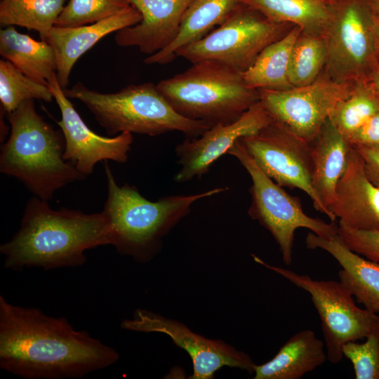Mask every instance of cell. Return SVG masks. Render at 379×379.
<instances>
[{
  "label": "cell",
  "instance_id": "1",
  "mask_svg": "<svg viewBox=\"0 0 379 379\" xmlns=\"http://www.w3.org/2000/svg\"><path fill=\"white\" fill-rule=\"evenodd\" d=\"M119 353L64 317L0 295V368L25 379L81 378L116 363Z\"/></svg>",
  "mask_w": 379,
  "mask_h": 379
},
{
  "label": "cell",
  "instance_id": "2",
  "mask_svg": "<svg viewBox=\"0 0 379 379\" xmlns=\"http://www.w3.org/2000/svg\"><path fill=\"white\" fill-rule=\"evenodd\" d=\"M109 231L103 213L52 209L34 197L27 203L19 230L0 246L4 267L46 270L82 265L86 250L109 245Z\"/></svg>",
  "mask_w": 379,
  "mask_h": 379
},
{
  "label": "cell",
  "instance_id": "3",
  "mask_svg": "<svg viewBox=\"0 0 379 379\" xmlns=\"http://www.w3.org/2000/svg\"><path fill=\"white\" fill-rule=\"evenodd\" d=\"M107 197L102 213L107 222L110 244L117 253L136 261L150 260L162 239L190 211L197 201L227 190L216 187L198 194L167 196L152 201L133 186L120 187L106 162Z\"/></svg>",
  "mask_w": 379,
  "mask_h": 379
},
{
  "label": "cell",
  "instance_id": "4",
  "mask_svg": "<svg viewBox=\"0 0 379 379\" xmlns=\"http://www.w3.org/2000/svg\"><path fill=\"white\" fill-rule=\"evenodd\" d=\"M11 133L2 145L0 171L20 180L46 201L65 185L86 178L63 158L65 141L36 112L34 100L8 114Z\"/></svg>",
  "mask_w": 379,
  "mask_h": 379
},
{
  "label": "cell",
  "instance_id": "5",
  "mask_svg": "<svg viewBox=\"0 0 379 379\" xmlns=\"http://www.w3.org/2000/svg\"><path fill=\"white\" fill-rule=\"evenodd\" d=\"M67 97L81 102L110 135L128 132L157 135L179 131L197 138L211 126L187 119L171 106L157 84L130 85L115 93H100L78 82L64 89Z\"/></svg>",
  "mask_w": 379,
  "mask_h": 379
},
{
  "label": "cell",
  "instance_id": "6",
  "mask_svg": "<svg viewBox=\"0 0 379 379\" xmlns=\"http://www.w3.org/2000/svg\"><path fill=\"white\" fill-rule=\"evenodd\" d=\"M157 86L177 112L211 127L236 121L259 101L258 90L247 86L242 72L211 60L192 63Z\"/></svg>",
  "mask_w": 379,
  "mask_h": 379
},
{
  "label": "cell",
  "instance_id": "7",
  "mask_svg": "<svg viewBox=\"0 0 379 379\" xmlns=\"http://www.w3.org/2000/svg\"><path fill=\"white\" fill-rule=\"evenodd\" d=\"M249 174L251 204L248 214L267 229L279 246L284 262H293L295 232L306 228L319 237L329 238L338 234V226L308 216L298 197L286 192L267 176L246 152L239 139L228 150Z\"/></svg>",
  "mask_w": 379,
  "mask_h": 379
},
{
  "label": "cell",
  "instance_id": "8",
  "mask_svg": "<svg viewBox=\"0 0 379 379\" xmlns=\"http://www.w3.org/2000/svg\"><path fill=\"white\" fill-rule=\"evenodd\" d=\"M374 17L367 0H335L324 37L326 67L338 81L369 80L379 69Z\"/></svg>",
  "mask_w": 379,
  "mask_h": 379
},
{
  "label": "cell",
  "instance_id": "9",
  "mask_svg": "<svg viewBox=\"0 0 379 379\" xmlns=\"http://www.w3.org/2000/svg\"><path fill=\"white\" fill-rule=\"evenodd\" d=\"M252 257L257 263L310 293L321 319L327 358L332 364L343 359V349L347 343L366 338L379 325V314L359 308L340 281L314 280L308 275L268 264L255 255Z\"/></svg>",
  "mask_w": 379,
  "mask_h": 379
},
{
  "label": "cell",
  "instance_id": "10",
  "mask_svg": "<svg viewBox=\"0 0 379 379\" xmlns=\"http://www.w3.org/2000/svg\"><path fill=\"white\" fill-rule=\"evenodd\" d=\"M284 25L238 3L222 23L181 48L176 57L192 63L215 60L243 72L265 47L284 35Z\"/></svg>",
  "mask_w": 379,
  "mask_h": 379
},
{
  "label": "cell",
  "instance_id": "11",
  "mask_svg": "<svg viewBox=\"0 0 379 379\" xmlns=\"http://www.w3.org/2000/svg\"><path fill=\"white\" fill-rule=\"evenodd\" d=\"M353 84L317 79L286 90H258L259 101L273 121L312 144L336 105L350 95Z\"/></svg>",
  "mask_w": 379,
  "mask_h": 379
},
{
  "label": "cell",
  "instance_id": "12",
  "mask_svg": "<svg viewBox=\"0 0 379 379\" xmlns=\"http://www.w3.org/2000/svg\"><path fill=\"white\" fill-rule=\"evenodd\" d=\"M239 140L259 168L277 184L305 192L316 210L332 222L336 220L312 187V144L273 121Z\"/></svg>",
  "mask_w": 379,
  "mask_h": 379
},
{
  "label": "cell",
  "instance_id": "13",
  "mask_svg": "<svg viewBox=\"0 0 379 379\" xmlns=\"http://www.w3.org/2000/svg\"><path fill=\"white\" fill-rule=\"evenodd\" d=\"M121 328L143 333H161L171 338L190 357L193 366L191 379H211L222 367L238 368L252 373L255 364L246 353L222 340H211L193 332L185 324L144 309H137L131 319H124Z\"/></svg>",
  "mask_w": 379,
  "mask_h": 379
},
{
  "label": "cell",
  "instance_id": "14",
  "mask_svg": "<svg viewBox=\"0 0 379 379\" xmlns=\"http://www.w3.org/2000/svg\"><path fill=\"white\" fill-rule=\"evenodd\" d=\"M47 84L61 113V119L57 124L64 138L65 160L86 177L93 173L98 162L108 160L126 162L133 141L132 133L124 132L113 138L95 133L85 124L66 96L56 74L49 79Z\"/></svg>",
  "mask_w": 379,
  "mask_h": 379
},
{
  "label": "cell",
  "instance_id": "15",
  "mask_svg": "<svg viewBox=\"0 0 379 379\" xmlns=\"http://www.w3.org/2000/svg\"><path fill=\"white\" fill-rule=\"evenodd\" d=\"M272 121V118L258 101L236 121L217 124L197 138L184 140L175 149L180 168L174 180L182 183L201 177L239 138L256 133Z\"/></svg>",
  "mask_w": 379,
  "mask_h": 379
},
{
  "label": "cell",
  "instance_id": "16",
  "mask_svg": "<svg viewBox=\"0 0 379 379\" xmlns=\"http://www.w3.org/2000/svg\"><path fill=\"white\" fill-rule=\"evenodd\" d=\"M329 210L339 219V225L352 230H379V187L366 176L362 159L352 146Z\"/></svg>",
  "mask_w": 379,
  "mask_h": 379
},
{
  "label": "cell",
  "instance_id": "17",
  "mask_svg": "<svg viewBox=\"0 0 379 379\" xmlns=\"http://www.w3.org/2000/svg\"><path fill=\"white\" fill-rule=\"evenodd\" d=\"M192 0H128L142 15L138 24L116 32L120 46H135L148 55L156 53L176 38L183 15Z\"/></svg>",
  "mask_w": 379,
  "mask_h": 379
},
{
  "label": "cell",
  "instance_id": "18",
  "mask_svg": "<svg viewBox=\"0 0 379 379\" xmlns=\"http://www.w3.org/2000/svg\"><path fill=\"white\" fill-rule=\"evenodd\" d=\"M142 15L133 6L95 23L74 27L54 26L46 41L52 46L56 58V76L60 86L69 84L73 66L79 58L105 36L140 22Z\"/></svg>",
  "mask_w": 379,
  "mask_h": 379
},
{
  "label": "cell",
  "instance_id": "19",
  "mask_svg": "<svg viewBox=\"0 0 379 379\" xmlns=\"http://www.w3.org/2000/svg\"><path fill=\"white\" fill-rule=\"evenodd\" d=\"M308 248H320L331 255L341 266V284L365 309L379 312V263L374 262L348 248L338 234L324 238L309 232L305 238Z\"/></svg>",
  "mask_w": 379,
  "mask_h": 379
},
{
  "label": "cell",
  "instance_id": "20",
  "mask_svg": "<svg viewBox=\"0 0 379 379\" xmlns=\"http://www.w3.org/2000/svg\"><path fill=\"white\" fill-rule=\"evenodd\" d=\"M351 147L329 119L312 143V187L329 211L335 201L336 187L345 171Z\"/></svg>",
  "mask_w": 379,
  "mask_h": 379
},
{
  "label": "cell",
  "instance_id": "21",
  "mask_svg": "<svg viewBox=\"0 0 379 379\" xmlns=\"http://www.w3.org/2000/svg\"><path fill=\"white\" fill-rule=\"evenodd\" d=\"M324 343L310 329L292 335L270 361L255 365L254 379H300L326 360Z\"/></svg>",
  "mask_w": 379,
  "mask_h": 379
},
{
  "label": "cell",
  "instance_id": "22",
  "mask_svg": "<svg viewBox=\"0 0 379 379\" xmlns=\"http://www.w3.org/2000/svg\"><path fill=\"white\" fill-rule=\"evenodd\" d=\"M238 0H192L187 8L176 38L163 50L148 55L147 65L171 62L185 46L201 39L222 23L238 4Z\"/></svg>",
  "mask_w": 379,
  "mask_h": 379
},
{
  "label": "cell",
  "instance_id": "23",
  "mask_svg": "<svg viewBox=\"0 0 379 379\" xmlns=\"http://www.w3.org/2000/svg\"><path fill=\"white\" fill-rule=\"evenodd\" d=\"M0 54L36 81L47 84L56 74V58L52 46L46 41H36L18 32L15 26H6L0 30Z\"/></svg>",
  "mask_w": 379,
  "mask_h": 379
},
{
  "label": "cell",
  "instance_id": "24",
  "mask_svg": "<svg viewBox=\"0 0 379 379\" xmlns=\"http://www.w3.org/2000/svg\"><path fill=\"white\" fill-rule=\"evenodd\" d=\"M269 20L292 23L302 32L323 36L331 10L330 0H238Z\"/></svg>",
  "mask_w": 379,
  "mask_h": 379
},
{
  "label": "cell",
  "instance_id": "25",
  "mask_svg": "<svg viewBox=\"0 0 379 379\" xmlns=\"http://www.w3.org/2000/svg\"><path fill=\"white\" fill-rule=\"evenodd\" d=\"M301 32L299 27L294 26L261 51L252 65L242 72L248 87L255 90L292 88L288 80L291 55L295 41Z\"/></svg>",
  "mask_w": 379,
  "mask_h": 379
},
{
  "label": "cell",
  "instance_id": "26",
  "mask_svg": "<svg viewBox=\"0 0 379 379\" xmlns=\"http://www.w3.org/2000/svg\"><path fill=\"white\" fill-rule=\"evenodd\" d=\"M67 0H1L0 23L37 32L46 41Z\"/></svg>",
  "mask_w": 379,
  "mask_h": 379
},
{
  "label": "cell",
  "instance_id": "27",
  "mask_svg": "<svg viewBox=\"0 0 379 379\" xmlns=\"http://www.w3.org/2000/svg\"><path fill=\"white\" fill-rule=\"evenodd\" d=\"M378 111L379 93L370 80H361L354 82L350 95L336 105L329 120L347 139Z\"/></svg>",
  "mask_w": 379,
  "mask_h": 379
},
{
  "label": "cell",
  "instance_id": "28",
  "mask_svg": "<svg viewBox=\"0 0 379 379\" xmlns=\"http://www.w3.org/2000/svg\"><path fill=\"white\" fill-rule=\"evenodd\" d=\"M40 100L50 102L53 93L47 84L27 76L11 62L0 60V101L3 112H13L23 102Z\"/></svg>",
  "mask_w": 379,
  "mask_h": 379
},
{
  "label": "cell",
  "instance_id": "29",
  "mask_svg": "<svg viewBox=\"0 0 379 379\" xmlns=\"http://www.w3.org/2000/svg\"><path fill=\"white\" fill-rule=\"evenodd\" d=\"M324 36L301 32L293 45L288 69L292 87L310 84L317 79L326 61Z\"/></svg>",
  "mask_w": 379,
  "mask_h": 379
},
{
  "label": "cell",
  "instance_id": "30",
  "mask_svg": "<svg viewBox=\"0 0 379 379\" xmlns=\"http://www.w3.org/2000/svg\"><path fill=\"white\" fill-rule=\"evenodd\" d=\"M128 0H69L55 26L74 27L97 22L130 7Z\"/></svg>",
  "mask_w": 379,
  "mask_h": 379
},
{
  "label": "cell",
  "instance_id": "31",
  "mask_svg": "<svg viewBox=\"0 0 379 379\" xmlns=\"http://www.w3.org/2000/svg\"><path fill=\"white\" fill-rule=\"evenodd\" d=\"M366 338L363 343H347L343 355L352 364L356 379H379V325Z\"/></svg>",
  "mask_w": 379,
  "mask_h": 379
},
{
  "label": "cell",
  "instance_id": "32",
  "mask_svg": "<svg viewBox=\"0 0 379 379\" xmlns=\"http://www.w3.org/2000/svg\"><path fill=\"white\" fill-rule=\"evenodd\" d=\"M338 234L351 251L371 261L379 263V230H352L338 225Z\"/></svg>",
  "mask_w": 379,
  "mask_h": 379
},
{
  "label": "cell",
  "instance_id": "33",
  "mask_svg": "<svg viewBox=\"0 0 379 379\" xmlns=\"http://www.w3.org/2000/svg\"><path fill=\"white\" fill-rule=\"evenodd\" d=\"M347 140L353 147L379 149V111L370 117Z\"/></svg>",
  "mask_w": 379,
  "mask_h": 379
},
{
  "label": "cell",
  "instance_id": "34",
  "mask_svg": "<svg viewBox=\"0 0 379 379\" xmlns=\"http://www.w3.org/2000/svg\"><path fill=\"white\" fill-rule=\"evenodd\" d=\"M353 147L356 149L362 159L366 176L372 183L379 187V149L363 147Z\"/></svg>",
  "mask_w": 379,
  "mask_h": 379
},
{
  "label": "cell",
  "instance_id": "35",
  "mask_svg": "<svg viewBox=\"0 0 379 379\" xmlns=\"http://www.w3.org/2000/svg\"><path fill=\"white\" fill-rule=\"evenodd\" d=\"M374 36L375 42L376 55L379 65V16L374 17Z\"/></svg>",
  "mask_w": 379,
  "mask_h": 379
},
{
  "label": "cell",
  "instance_id": "36",
  "mask_svg": "<svg viewBox=\"0 0 379 379\" xmlns=\"http://www.w3.org/2000/svg\"><path fill=\"white\" fill-rule=\"evenodd\" d=\"M369 80L375 91L379 93V69L373 73Z\"/></svg>",
  "mask_w": 379,
  "mask_h": 379
},
{
  "label": "cell",
  "instance_id": "37",
  "mask_svg": "<svg viewBox=\"0 0 379 379\" xmlns=\"http://www.w3.org/2000/svg\"><path fill=\"white\" fill-rule=\"evenodd\" d=\"M368 3L375 15L379 16V0H367Z\"/></svg>",
  "mask_w": 379,
  "mask_h": 379
},
{
  "label": "cell",
  "instance_id": "38",
  "mask_svg": "<svg viewBox=\"0 0 379 379\" xmlns=\"http://www.w3.org/2000/svg\"><path fill=\"white\" fill-rule=\"evenodd\" d=\"M331 2L334 1L335 0H330Z\"/></svg>",
  "mask_w": 379,
  "mask_h": 379
}]
</instances>
